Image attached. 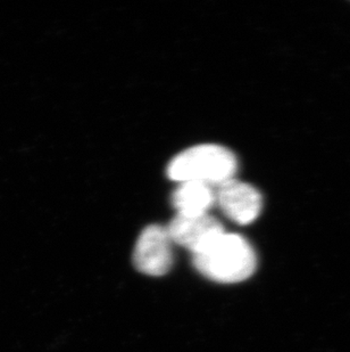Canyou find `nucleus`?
Instances as JSON below:
<instances>
[{
	"mask_svg": "<svg viewBox=\"0 0 350 352\" xmlns=\"http://www.w3.org/2000/svg\"><path fill=\"white\" fill-rule=\"evenodd\" d=\"M194 265L211 280L232 284L246 280L255 273L257 258L245 237L224 232L194 256Z\"/></svg>",
	"mask_w": 350,
	"mask_h": 352,
	"instance_id": "1",
	"label": "nucleus"
},
{
	"mask_svg": "<svg viewBox=\"0 0 350 352\" xmlns=\"http://www.w3.org/2000/svg\"><path fill=\"white\" fill-rule=\"evenodd\" d=\"M238 160L226 147L216 144L192 146L173 157L167 177L176 183L196 182L216 188L235 179Z\"/></svg>",
	"mask_w": 350,
	"mask_h": 352,
	"instance_id": "2",
	"label": "nucleus"
},
{
	"mask_svg": "<svg viewBox=\"0 0 350 352\" xmlns=\"http://www.w3.org/2000/svg\"><path fill=\"white\" fill-rule=\"evenodd\" d=\"M173 244L166 227H145L135 246L133 265L145 275H166L173 266Z\"/></svg>",
	"mask_w": 350,
	"mask_h": 352,
	"instance_id": "3",
	"label": "nucleus"
},
{
	"mask_svg": "<svg viewBox=\"0 0 350 352\" xmlns=\"http://www.w3.org/2000/svg\"><path fill=\"white\" fill-rule=\"evenodd\" d=\"M215 204L229 219L249 225L261 214L263 197L254 186L235 178L215 188Z\"/></svg>",
	"mask_w": 350,
	"mask_h": 352,
	"instance_id": "4",
	"label": "nucleus"
},
{
	"mask_svg": "<svg viewBox=\"0 0 350 352\" xmlns=\"http://www.w3.org/2000/svg\"><path fill=\"white\" fill-rule=\"evenodd\" d=\"M166 228L172 242L189 250L192 256L202 252L225 232L223 225L209 213L195 217L176 214Z\"/></svg>",
	"mask_w": 350,
	"mask_h": 352,
	"instance_id": "5",
	"label": "nucleus"
},
{
	"mask_svg": "<svg viewBox=\"0 0 350 352\" xmlns=\"http://www.w3.org/2000/svg\"><path fill=\"white\" fill-rule=\"evenodd\" d=\"M171 202L180 216L207 214L215 204V188L196 182L180 183L173 192Z\"/></svg>",
	"mask_w": 350,
	"mask_h": 352,
	"instance_id": "6",
	"label": "nucleus"
}]
</instances>
